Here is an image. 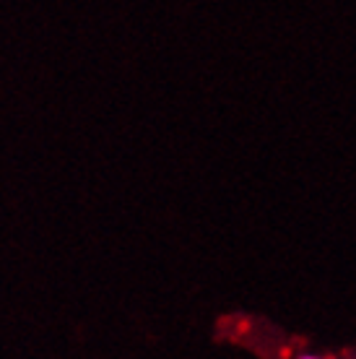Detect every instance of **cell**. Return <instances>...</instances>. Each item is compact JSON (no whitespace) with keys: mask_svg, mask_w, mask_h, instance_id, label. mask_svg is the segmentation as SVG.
Listing matches in <instances>:
<instances>
[{"mask_svg":"<svg viewBox=\"0 0 356 359\" xmlns=\"http://www.w3.org/2000/svg\"><path fill=\"white\" fill-rule=\"evenodd\" d=\"M299 359H322V357H299Z\"/></svg>","mask_w":356,"mask_h":359,"instance_id":"obj_1","label":"cell"}]
</instances>
